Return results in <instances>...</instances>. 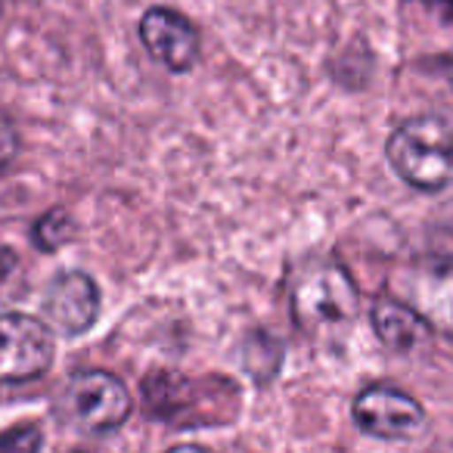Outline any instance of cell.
Listing matches in <instances>:
<instances>
[{"mask_svg": "<svg viewBox=\"0 0 453 453\" xmlns=\"http://www.w3.org/2000/svg\"><path fill=\"white\" fill-rule=\"evenodd\" d=\"M168 453H208L205 447H199V444H180V447H171Z\"/></svg>", "mask_w": 453, "mask_h": 453, "instance_id": "obj_15", "label": "cell"}, {"mask_svg": "<svg viewBox=\"0 0 453 453\" xmlns=\"http://www.w3.org/2000/svg\"><path fill=\"white\" fill-rule=\"evenodd\" d=\"M385 156L403 183L438 193L453 177V127L438 115L407 119L388 137Z\"/></svg>", "mask_w": 453, "mask_h": 453, "instance_id": "obj_1", "label": "cell"}, {"mask_svg": "<svg viewBox=\"0 0 453 453\" xmlns=\"http://www.w3.org/2000/svg\"><path fill=\"white\" fill-rule=\"evenodd\" d=\"M354 422L372 438L401 441L416 438L426 428V410L419 401L391 385H370L354 401Z\"/></svg>", "mask_w": 453, "mask_h": 453, "instance_id": "obj_5", "label": "cell"}, {"mask_svg": "<svg viewBox=\"0 0 453 453\" xmlns=\"http://www.w3.org/2000/svg\"><path fill=\"white\" fill-rule=\"evenodd\" d=\"M140 41L150 50V57L158 59L168 72H189L199 63V50H202L199 32L177 10L168 7L146 10L143 19H140Z\"/></svg>", "mask_w": 453, "mask_h": 453, "instance_id": "obj_8", "label": "cell"}, {"mask_svg": "<svg viewBox=\"0 0 453 453\" xmlns=\"http://www.w3.org/2000/svg\"><path fill=\"white\" fill-rule=\"evenodd\" d=\"M59 413L81 432H115L131 416V391L119 376L106 370L75 372L59 395Z\"/></svg>", "mask_w": 453, "mask_h": 453, "instance_id": "obj_2", "label": "cell"}, {"mask_svg": "<svg viewBox=\"0 0 453 453\" xmlns=\"http://www.w3.org/2000/svg\"><path fill=\"white\" fill-rule=\"evenodd\" d=\"M72 234H75L72 218L63 208H53V211H47L44 218L35 224V246L44 249V252H57V249H63L65 242L72 240Z\"/></svg>", "mask_w": 453, "mask_h": 453, "instance_id": "obj_10", "label": "cell"}, {"mask_svg": "<svg viewBox=\"0 0 453 453\" xmlns=\"http://www.w3.org/2000/svg\"><path fill=\"white\" fill-rule=\"evenodd\" d=\"M0 401H4V382H0Z\"/></svg>", "mask_w": 453, "mask_h": 453, "instance_id": "obj_17", "label": "cell"}, {"mask_svg": "<svg viewBox=\"0 0 453 453\" xmlns=\"http://www.w3.org/2000/svg\"><path fill=\"white\" fill-rule=\"evenodd\" d=\"M434 72H438V75L444 78V84L450 88V94H453V59H438Z\"/></svg>", "mask_w": 453, "mask_h": 453, "instance_id": "obj_14", "label": "cell"}, {"mask_svg": "<svg viewBox=\"0 0 453 453\" xmlns=\"http://www.w3.org/2000/svg\"><path fill=\"white\" fill-rule=\"evenodd\" d=\"M357 286L335 265L314 267V271L298 280L296 292H292V308H296L298 323H304L311 329L351 320L357 314Z\"/></svg>", "mask_w": 453, "mask_h": 453, "instance_id": "obj_4", "label": "cell"}, {"mask_svg": "<svg viewBox=\"0 0 453 453\" xmlns=\"http://www.w3.org/2000/svg\"><path fill=\"white\" fill-rule=\"evenodd\" d=\"M370 323H372L376 339L382 342L391 354H401V357L419 354L422 348L428 345V333H432V329L426 326V320H422L413 308L397 302V298H382V302L372 304Z\"/></svg>", "mask_w": 453, "mask_h": 453, "instance_id": "obj_9", "label": "cell"}, {"mask_svg": "<svg viewBox=\"0 0 453 453\" xmlns=\"http://www.w3.org/2000/svg\"><path fill=\"white\" fill-rule=\"evenodd\" d=\"M16 271V252L13 249H0V283Z\"/></svg>", "mask_w": 453, "mask_h": 453, "instance_id": "obj_13", "label": "cell"}, {"mask_svg": "<svg viewBox=\"0 0 453 453\" xmlns=\"http://www.w3.org/2000/svg\"><path fill=\"white\" fill-rule=\"evenodd\" d=\"M53 333L28 314H0V382H28L53 366Z\"/></svg>", "mask_w": 453, "mask_h": 453, "instance_id": "obj_3", "label": "cell"}, {"mask_svg": "<svg viewBox=\"0 0 453 453\" xmlns=\"http://www.w3.org/2000/svg\"><path fill=\"white\" fill-rule=\"evenodd\" d=\"M444 26H453V0H422Z\"/></svg>", "mask_w": 453, "mask_h": 453, "instance_id": "obj_12", "label": "cell"}, {"mask_svg": "<svg viewBox=\"0 0 453 453\" xmlns=\"http://www.w3.org/2000/svg\"><path fill=\"white\" fill-rule=\"evenodd\" d=\"M41 308H44L47 326L75 339V335L88 333L100 317V289L88 273L65 271L57 280H50Z\"/></svg>", "mask_w": 453, "mask_h": 453, "instance_id": "obj_7", "label": "cell"}, {"mask_svg": "<svg viewBox=\"0 0 453 453\" xmlns=\"http://www.w3.org/2000/svg\"><path fill=\"white\" fill-rule=\"evenodd\" d=\"M395 298L413 308L426 326L453 339V265H419L397 277Z\"/></svg>", "mask_w": 453, "mask_h": 453, "instance_id": "obj_6", "label": "cell"}, {"mask_svg": "<svg viewBox=\"0 0 453 453\" xmlns=\"http://www.w3.org/2000/svg\"><path fill=\"white\" fill-rule=\"evenodd\" d=\"M428 453H453V444H441V447H434V450H428Z\"/></svg>", "mask_w": 453, "mask_h": 453, "instance_id": "obj_16", "label": "cell"}, {"mask_svg": "<svg viewBox=\"0 0 453 453\" xmlns=\"http://www.w3.org/2000/svg\"><path fill=\"white\" fill-rule=\"evenodd\" d=\"M0 453H41V428L16 426L7 434H0Z\"/></svg>", "mask_w": 453, "mask_h": 453, "instance_id": "obj_11", "label": "cell"}]
</instances>
